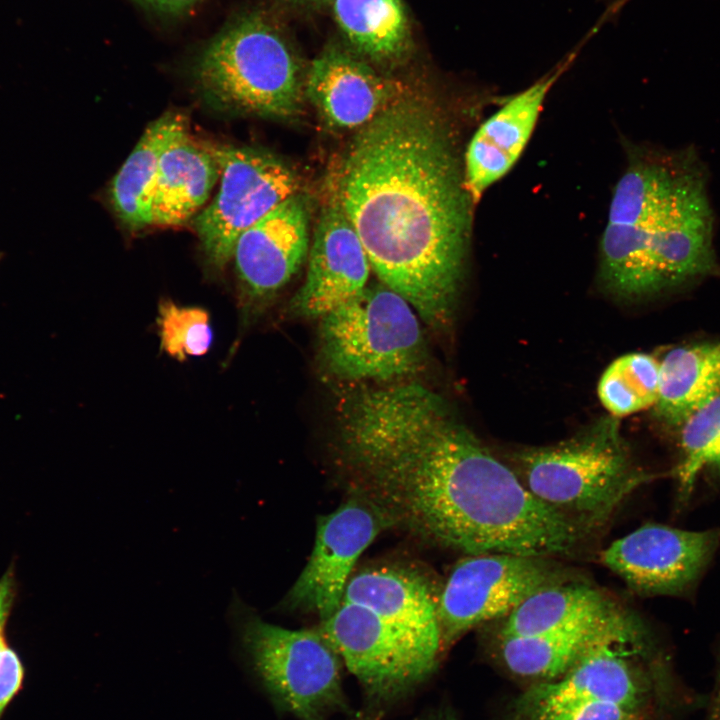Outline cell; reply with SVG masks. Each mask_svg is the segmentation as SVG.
I'll use <instances>...</instances> for the list:
<instances>
[{
	"instance_id": "obj_24",
	"label": "cell",
	"mask_w": 720,
	"mask_h": 720,
	"mask_svg": "<svg viewBox=\"0 0 720 720\" xmlns=\"http://www.w3.org/2000/svg\"><path fill=\"white\" fill-rule=\"evenodd\" d=\"M595 623L535 636L495 639L496 656L515 676L536 683L551 682L564 676L575 663Z\"/></svg>"
},
{
	"instance_id": "obj_33",
	"label": "cell",
	"mask_w": 720,
	"mask_h": 720,
	"mask_svg": "<svg viewBox=\"0 0 720 720\" xmlns=\"http://www.w3.org/2000/svg\"><path fill=\"white\" fill-rule=\"evenodd\" d=\"M426 720H457L453 715L446 713L436 714Z\"/></svg>"
},
{
	"instance_id": "obj_7",
	"label": "cell",
	"mask_w": 720,
	"mask_h": 720,
	"mask_svg": "<svg viewBox=\"0 0 720 720\" xmlns=\"http://www.w3.org/2000/svg\"><path fill=\"white\" fill-rule=\"evenodd\" d=\"M320 358L344 381H392L419 371L425 343L413 307L381 282L322 316Z\"/></svg>"
},
{
	"instance_id": "obj_19",
	"label": "cell",
	"mask_w": 720,
	"mask_h": 720,
	"mask_svg": "<svg viewBox=\"0 0 720 720\" xmlns=\"http://www.w3.org/2000/svg\"><path fill=\"white\" fill-rule=\"evenodd\" d=\"M221 168L211 145L185 134L162 154L152 191V222L178 226L207 201Z\"/></svg>"
},
{
	"instance_id": "obj_26",
	"label": "cell",
	"mask_w": 720,
	"mask_h": 720,
	"mask_svg": "<svg viewBox=\"0 0 720 720\" xmlns=\"http://www.w3.org/2000/svg\"><path fill=\"white\" fill-rule=\"evenodd\" d=\"M659 361L642 352L615 359L603 372L598 395L613 417L653 407L658 396Z\"/></svg>"
},
{
	"instance_id": "obj_2",
	"label": "cell",
	"mask_w": 720,
	"mask_h": 720,
	"mask_svg": "<svg viewBox=\"0 0 720 720\" xmlns=\"http://www.w3.org/2000/svg\"><path fill=\"white\" fill-rule=\"evenodd\" d=\"M333 198L380 282L429 326L447 325L462 279L472 201L440 115L415 98L389 105L344 151Z\"/></svg>"
},
{
	"instance_id": "obj_16",
	"label": "cell",
	"mask_w": 720,
	"mask_h": 720,
	"mask_svg": "<svg viewBox=\"0 0 720 720\" xmlns=\"http://www.w3.org/2000/svg\"><path fill=\"white\" fill-rule=\"evenodd\" d=\"M587 41L584 37L553 69L510 97L474 133L465 153L463 172L472 202L479 201L514 166L532 135L548 92Z\"/></svg>"
},
{
	"instance_id": "obj_22",
	"label": "cell",
	"mask_w": 720,
	"mask_h": 720,
	"mask_svg": "<svg viewBox=\"0 0 720 720\" xmlns=\"http://www.w3.org/2000/svg\"><path fill=\"white\" fill-rule=\"evenodd\" d=\"M188 133L185 116L166 112L151 122L115 175L111 202L120 220L131 230L153 225L152 191L160 158L175 141Z\"/></svg>"
},
{
	"instance_id": "obj_34",
	"label": "cell",
	"mask_w": 720,
	"mask_h": 720,
	"mask_svg": "<svg viewBox=\"0 0 720 720\" xmlns=\"http://www.w3.org/2000/svg\"><path fill=\"white\" fill-rule=\"evenodd\" d=\"M7 649L8 647L4 640L3 630L0 629V660Z\"/></svg>"
},
{
	"instance_id": "obj_11",
	"label": "cell",
	"mask_w": 720,
	"mask_h": 720,
	"mask_svg": "<svg viewBox=\"0 0 720 720\" xmlns=\"http://www.w3.org/2000/svg\"><path fill=\"white\" fill-rule=\"evenodd\" d=\"M211 148L221 168L220 186L195 216L193 226L207 264L222 270L242 232L298 193L299 181L292 168L267 151L229 145Z\"/></svg>"
},
{
	"instance_id": "obj_8",
	"label": "cell",
	"mask_w": 720,
	"mask_h": 720,
	"mask_svg": "<svg viewBox=\"0 0 720 720\" xmlns=\"http://www.w3.org/2000/svg\"><path fill=\"white\" fill-rule=\"evenodd\" d=\"M229 610L247 663L279 711L298 720L353 713L342 686L341 658L318 629L266 622L239 600Z\"/></svg>"
},
{
	"instance_id": "obj_28",
	"label": "cell",
	"mask_w": 720,
	"mask_h": 720,
	"mask_svg": "<svg viewBox=\"0 0 720 720\" xmlns=\"http://www.w3.org/2000/svg\"><path fill=\"white\" fill-rule=\"evenodd\" d=\"M510 720H649L615 703L575 700L556 704L514 702Z\"/></svg>"
},
{
	"instance_id": "obj_31",
	"label": "cell",
	"mask_w": 720,
	"mask_h": 720,
	"mask_svg": "<svg viewBox=\"0 0 720 720\" xmlns=\"http://www.w3.org/2000/svg\"><path fill=\"white\" fill-rule=\"evenodd\" d=\"M705 705L707 712L704 720H720V654L718 656L714 688Z\"/></svg>"
},
{
	"instance_id": "obj_21",
	"label": "cell",
	"mask_w": 720,
	"mask_h": 720,
	"mask_svg": "<svg viewBox=\"0 0 720 720\" xmlns=\"http://www.w3.org/2000/svg\"><path fill=\"white\" fill-rule=\"evenodd\" d=\"M720 395V342L678 346L659 361L657 419L677 429L696 410Z\"/></svg>"
},
{
	"instance_id": "obj_17",
	"label": "cell",
	"mask_w": 720,
	"mask_h": 720,
	"mask_svg": "<svg viewBox=\"0 0 720 720\" xmlns=\"http://www.w3.org/2000/svg\"><path fill=\"white\" fill-rule=\"evenodd\" d=\"M305 93L334 128L362 127L394 103L399 84L339 48L326 49L311 64Z\"/></svg>"
},
{
	"instance_id": "obj_6",
	"label": "cell",
	"mask_w": 720,
	"mask_h": 720,
	"mask_svg": "<svg viewBox=\"0 0 720 720\" xmlns=\"http://www.w3.org/2000/svg\"><path fill=\"white\" fill-rule=\"evenodd\" d=\"M194 84L213 107L287 119L303 106L301 66L277 21L264 10L235 16L196 55Z\"/></svg>"
},
{
	"instance_id": "obj_9",
	"label": "cell",
	"mask_w": 720,
	"mask_h": 720,
	"mask_svg": "<svg viewBox=\"0 0 720 720\" xmlns=\"http://www.w3.org/2000/svg\"><path fill=\"white\" fill-rule=\"evenodd\" d=\"M318 631L359 682L373 708L406 696L435 671L441 635L389 620L361 605L341 602Z\"/></svg>"
},
{
	"instance_id": "obj_32",
	"label": "cell",
	"mask_w": 720,
	"mask_h": 720,
	"mask_svg": "<svg viewBox=\"0 0 720 720\" xmlns=\"http://www.w3.org/2000/svg\"><path fill=\"white\" fill-rule=\"evenodd\" d=\"M606 3L605 10L599 17L598 21L595 23L593 28L598 31L602 25L615 18L619 12L622 10V8L631 0H604Z\"/></svg>"
},
{
	"instance_id": "obj_30",
	"label": "cell",
	"mask_w": 720,
	"mask_h": 720,
	"mask_svg": "<svg viewBox=\"0 0 720 720\" xmlns=\"http://www.w3.org/2000/svg\"><path fill=\"white\" fill-rule=\"evenodd\" d=\"M145 8L167 16H183L200 5L203 0H134Z\"/></svg>"
},
{
	"instance_id": "obj_27",
	"label": "cell",
	"mask_w": 720,
	"mask_h": 720,
	"mask_svg": "<svg viewBox=\"0 0 720 720\" xmlns=\"http://www.w3.org/2000/svg\"><path fill=\"white\" fill-rule=\"evenodd\" d=\"M157 323L161 350L183 361L189 356L206 354L213 334L209 314L200 307H182L170 300L159 304Z\"/></svg>"
},
{
	"instance_id": "obj_14",
	"label": "cell",
	"mask_w": 720,
	"mask_h": 720,
	"mask_svg": "<svg viewBox=\"0 0 720 720\" xmlns=\"http://www.w3.org/2000/svg\"><path fill=\"white\" fill-rule=\"evenodd\" d=\"M719 542L720 530L647 523L613 541L600 560L640 595H680L696 583Z\"/></svg>"
},
{
	"instance_id": "obj_1",
	"label": "cell",
	"mask_w": 720,
	"mask_h": 720,
	"mask_svg": "<svg viewBox=\"0 0 720 720\" xmlns=\"http://www.w3.org/2000/svg\"><path fill=\"white\" fill-rule=\"evenodd\" d=\"M393 524L464 555H575L592 535L537 499L436 392L379 389L347 462Z\"/></svg>"
},
{
	"instance_id": "obj_18",
	"label": "cell",
	"mask_w": 720,
	"mask_h": 720,
	"mask_svg": "<svg viewBox=\"0 0 720 720\" xmlns=\"http://www.w3.org/2000/svg\"><path fill=\"white\" fill-rule=\"evenodd\" d=\"M438 593L439 589L420 571L383 564L353 573L341 602L361 605L406 626L440 633Z\"/></svg>"
},
{
	"instance_id": "obj_20",
	"label": "cell",
	"mask_w": 720,
	"mask_h": 720,
	"mask_svg": "<svg viewBox=\"0 0 720 720\" xmlns=\"http://www.w3.org/2000/svg\"><path fill=\"white\" fill-rule=\"evenodd\" d=\"M614 601L575 577L542 588L496 621L495 639L527 637L576 629L595 623Z\"/></svg>"
},
{
	"instance_id": "obj_12",
	"label": "cell",
	"mask_w": 720,
	"mask_h": 720,
	"mask_svg": "<svg viewBox=\"0 0 720 720\" xmlns=\"http://www.w3.org/2000/svg\"><path fill=\"white\" fill-rule=\"evenodd\" d=\"M392 525L388 514L361 493L319 516L311 555L286 595L284 607L316 613L321 620L331 616L359 556Z\"/></svg>"
},
{
	"instance_id": "obj_15",
	"label": "cell",
	"mask_w": 720,
	"mask_h": 720,
	"mask_svg": "<svg viewBox=\"0 0 720 720\" xmlns=\"http://www.w3.org/2000/svg\"><path fill=\"white\" fill-rule=\"evenodd\" d=\"M371 269L352 224L332 198L323 209L308 253L305 281L289 302L297 317L321 318L367 286Z\"/></svg>"
},
{
	"instance_id": "obj_4",
	"label": "cell",
	"mask_w": 720,
	"mask_h": 720,
	"mask_svg": "<svg viewBox=\"0 0 720 720\" xmlns=\"http://www.w3.org/2000/svg\"><path fill=\"white\" fill-rule=\"evenodd\" d=\"M575 700L615 703L649 720L687 712L703 703L678 685L642 619L616 603L595 623L564 676L535 683L516 702L541 705Z\"/></svg>"
},
{
	"instance_id": "obj_29",
	"label": "cell",
	"mask_w": 720,
	"mask_h": 720,
	"mask_svg": "<svg viewBox=\"0 0 720 720\" xmlns=\"http://www.w3.org/2000/svg\"><path fill=\"white\" fill-rule=\"evenodd\" d=\"M22 678V664L17 654L8 648L0 660V716L18 691Z\"/></svg>"
},
{
	"instance_id": "obj_25",
	"label": "cell",
	"mask_w": 720,
	"mask_h": 720,
	"mask_svg": "<svg viewBox=\"0 0 720 720\" xmlns=\"http://www.w3.org/2000/svg\"><path fill=\"white\" fill-rule=\"evenodd\" d=\"M677 431L680 456L673 475L678 502L685 504L701 473L720 476V395L691 414Z\"/></svg>"
},
{
	"instance_id": "obj_3",
	"label": "cell",
	"mask_w": 720,
	"mask_h": 720,
	"mask_svg": "<svg viewBox=\"0 0 720 720\" xmlns=\"http://www.w3.org/2000/svg\"><path fill=\"white\" fill-rule=\"evenodd\" d=\"M706 169L690 148L633 162L618 181L601 239V279L624 297L659 292L653 250L671 224L709 216Z\"/></svg>"
},
{
	"instance_id": "obj_13",
	"label": "cell",
	"mask_w": 720,
	"mask_h": 720,
	"mask_svg": "<svg viewBox=\"0 0 720 720\" xmlns=\"http://www.w3.org/2000/svg\"><path fill=\"white\" fill-rule=\"evenodd\" d=\"M309 212L296 193L238 237L233 258L242 324L248 325L299 271L309 253Z\"/></svg>"
},
{
	"instance_id": "obj_5",
	"label": "cell",
	"mask_w": 720,
	"mask_h": 720,
	"mask_svg": "<svg viewBox=\"0 0 720 720\" xmlns=\"http://www.w3.org/2000/svg\"><path fill=\"white\" fill-rule=\"evenodd\" d=\"M512 469L541 502L593 535L653 476L633 460L615 417L552 445L520 449Z\"/></svg>"
},
{
	"instance_id": "obj_23",
	"label": "cell",
	"mask_w": 720,
	"mask_h": 720,
	"mask_svg": "<svg viewBox=\"0 0 720 720\" xmlns=\"http://www.w3.org/2000/svg\"><path fill=\"white\" fill-rule=\"evenodd\" d=\"M336 22L360 55L396 63L412 49V34L401 0H333Z\"/></svg>"
},
{
	"instance_id": "obj_10",
	"label": "cell",
	"mask_w": 720,
	"mask_h": 720,
	"mask_svg": "<svg viewBox=\"0 0 720 720\" xmlns=\"http://www.w3.org/2000/svg\"><path fill=\"white\" fill-rule=\"evenodd\" d=\"M572 578L554 558L464 555L439 588L437 620L443 652L471 629L502 619L536 591Z\"/></svg>"
},
{
	"instance_id": "obj_35",
	"label": "cell",
	"mask_w": 720,
	"mask_h": 720,
	"mask_svg": "<svg viewBox=\"0 0 720 720\" xmlns=\"http://www.w3.org/2000/svg\"><path fill=\"white\" fill-rule=\"evenodd\" d=\"M291 1L302 3V4H313V3H321L324 1H330V0H291Z\"/></svg>"
}]
</instances>
